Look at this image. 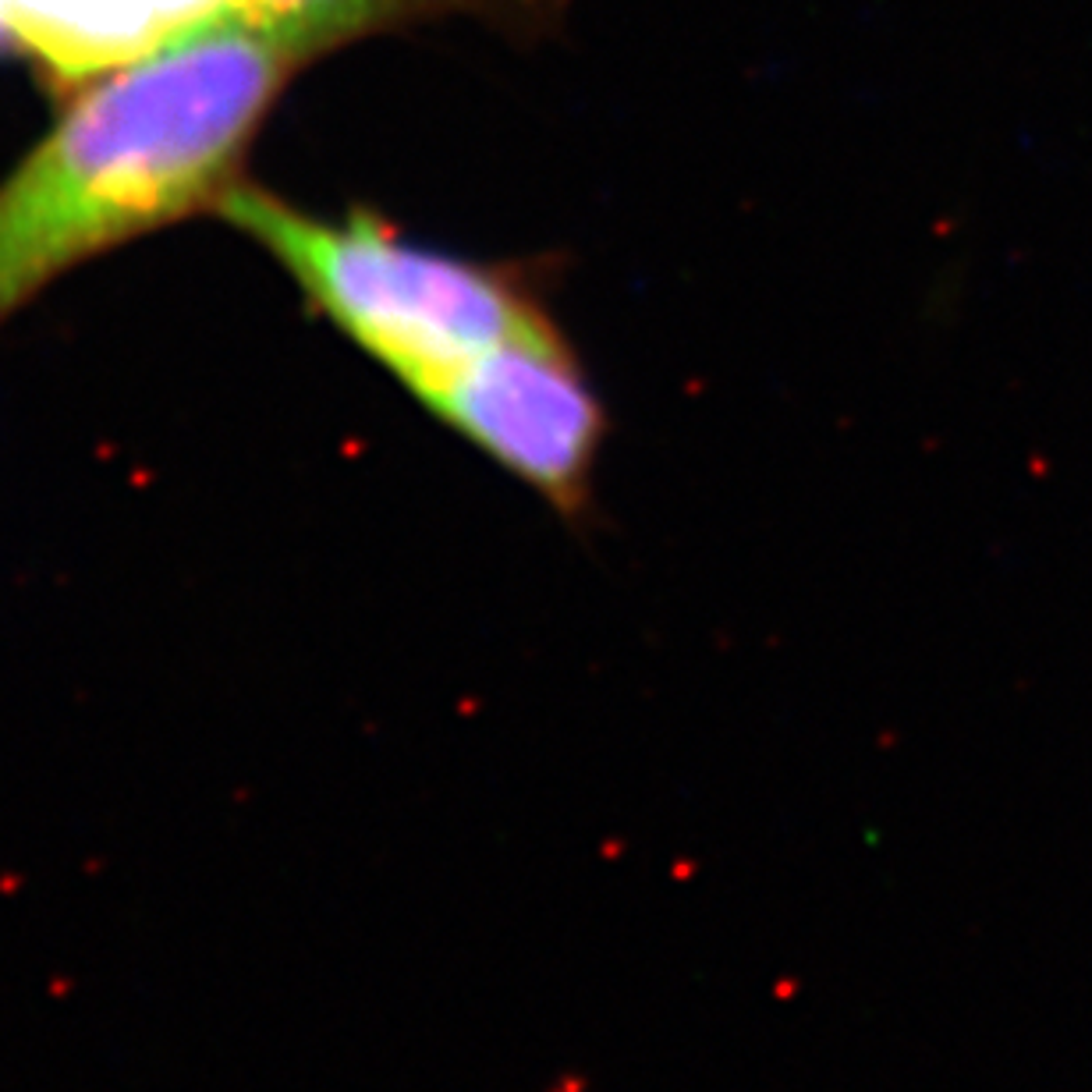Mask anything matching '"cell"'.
<instances>
[{"mask_svg": "<svg viewBox=\"0 0 1092 1092\" xmlns=\"http://www.w3.org/2000/svg\"><path fill=\"white\" fill-rule=\"evenodd\" d=\"M301 64L231 8L78 82L0 177V319L96 256L216 214Z\"/></svg>", "mask_w": 1092, "mask_h": 1092, "instance_id": "6da1fadb", "label": "cell"}, {"mask_svg": "<svg viewBox=\"0 0 1092 1092\" xmlns=\"http://www.w3.org/2000/svg\"><path fill=\"white\" fill-rule=\"evenodd\" d=\"M216 216L256 241L316 313L422 408L511 340L561 323L546 263L437 249L373 210L309 214L252 181Z\"/></svg>", "mask_w": 1092, "mask_h": 1092, "instance_id": "7a4b0ae2", "label": "cell"}, {"mask_svg": "<svg viewBox=\"0 0 1092 1092\" xmlns=\"http://www.w3.org/2000/svg\"><path fill=\"white\" fill-rule=\"evenodd\" d=\"M426 412L550 504L557 518L592 515L610 415L561 323L511 340Z\"/></svg>", "mask_w": 1092, "mask_h": 1092, "instance_id": "3957f363", "label": "cell"}, {"mask_svg": "<svg viewBox=\"0 0 1092 1092\" xmlns=\"http://www.w3.org/2000/svg\"><path fill=\"white\" fill-rule=\"evenodd\" d=\"M231 8L235 0H0V43L86 82Z\"/></svg>", "mask_w": 1092, "mask_h": 1092, "instance_id": "277c9868", "label": "cell"}, {"mask_svg": "<svg viewBox=\"0 0 1092 1092\" xmlns=\"http://www.w3.org/2000/svg\"><path fill=\"white\" fill-rule=\"evenodd\" d=\"M235 8L309 64L359 39L443 18H479L511 32H543L557 0H235Z\"/></svg>", "mask_w": 1092, "mask_h": 1092, "instance_id": "5b68a950", "label": "cell"}]
</instances>
